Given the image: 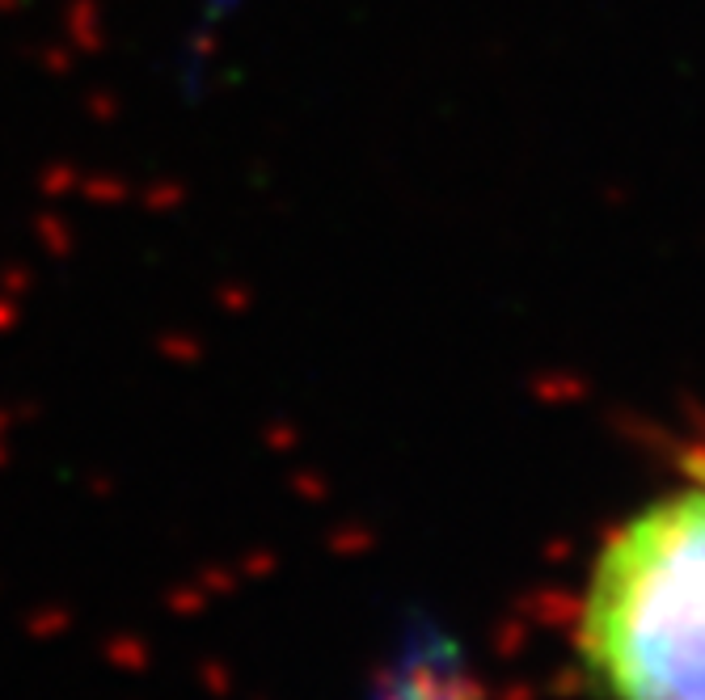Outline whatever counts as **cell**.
Instances as JSON below:
<instances>
[{"mask_svg":"<svg viewBox=\"0 0 705 700\" xmlns=\"http://www.w3.org/2000/svg\"><path fill=\"white\" fill-rule=\"evenodd\" d=\"M579 642L613 700H705V482L654 498L613 532Z\"/></svg>","mask_w":705,"mask_h":700,"instance_id":"cell-1","label":"cell"}]
</instances>
